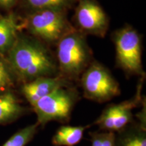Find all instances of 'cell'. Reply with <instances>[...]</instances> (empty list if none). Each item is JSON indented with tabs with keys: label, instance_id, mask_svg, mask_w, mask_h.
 <instances>
[{
	"label": "cell",
	"instance_id": "6da1fadb",
	"mask_svg": "<svg viewBox=\"0 0 146 146\" xmlns=\"http://www.w3.org/2000/svg\"><path fill=\"white\" fill-rule=\"evenodd\" d=\"M8 65L24 83L39 77L58 76V64L45 47L29 40L16 41L8 51Z\"/></svg>",
	"mask_w": 146,
	"mask_h": 146
},
{
	"label": "cell",
	"instance_id": "9a60e30c",
	"mask_svg": "<svg viewBox=\"0 0 146 146\" xmlns=\"http://www.w3.org/2000/svg\"><path fill=\"white\" fill-rule=\"evenodd\" d=\"M27 4L35 10L52 9L61 10L67 6L71 0H26Z\"/></svg>",
	"mask_w": 146,
	"mask_h": 146
},
{
	"label": "cell",
	"instance_id": "8992f818",
	"mask_svg": "<svg viewBox=\"0 0 146 146\" xmlns=\"http://www.w3.org/2000/svg\"><path fill=\"white\" fill-rule=\"evenodd\" d=\"M118 64L129 74H143L140 38L131 28L122 29L115 37Z\"/></svg>",
	"mask_w": 146,
	"mask_h": 146
},
{
	"label": "cell",
	"instance_id": "3957f363",
	"mask_svg": "<svg viewBox=\"0 0 146 146\" xmlns=\"http://www.w3.org/2000/svg\"><path fill=\"white\" fill-rule=\"evenodd\" d=\"M58 70L63 77L75 78L90 64V55L81 36L75 33L62 36L57 49Z\"/></svg>",
	"mask_w": 146,
	"mask_h": 146
},
{
	"label": "cell",
	"instance_id": "ac0fdd59",
	"mask_svg": "<svg viewBox=\"0 0 146 146\" xmlns=\"http://www.w3.org/2000/svg\"><path fill=\"white\" fill-rule=\"evenodd\" d=\"M15 1L16 0H0V4L4 7H10Z\"/></svg>",
	"mask_w": 146,
	"mask_h": 146
},
{
	"label": "cell",
	"instance_id": "277c9868",
	"mask_svg": "<svg viewBox=\"0 0 146 146\" xmlns=\"http://www.w3.org/2000/svg\"><path fill=\"white\" fill-rule=\"evenodd\" d=\"M83 96L98 103L108 102L120 94L119 85L110 71L99 63L93 62L82 73Z\"/></svg>",
	"mask_w": 146,
	"mask_h": 146
},
{
	"label": "cell",
	"instance_id": "7c38bea8",
	"mask_svg": "<svg viewBox=\"0 0 146 146\" xmlns=\"http://www.w3.org/2000/svg\"><path fill=\"white\" fill-rule=\"evenodd\" d=\"M90 127V125L61 126L53 136L52 145L54 146H74L81 141L85 131Z\"/></svg>",
	"mask_w": 146,
	"mask_h": 146
},
{
	"label": "cell",
	"instance_id": "5bb4252c",
	"mask_svg": "<svg viewBox=\"0 0 146 146\" xmlns=\"http://www.w3.org/2000/svg\"><path fill=\"white\" fill-rule=\"evenodd\" d=\"M39 127L36 123L20 129L1 146H26L35 136Z\"/></svg>",
	"mask_w": 146,
	"mask_h": 146
},
{
	"label": "cell",
	"instance_id": "4fadbf2b",
	"mask_svg": "<svg viewBox=\"0 0 146 146\" xmlns=\"http://www.w3.org/2000/svg\"><path fill=\"white\" fill-rule=\"evenodd\" d=\"M16 29L12 18H0V53L8 52L14 44Z\"/></svg>",
	"mask_w": 146,
	"mask_h": 146
},
{
	"label": "cell",
	"instance_id": "9c48e42d",
	"mask_svg": "<svg viewBox=\"0 0 146 146\" xmlns=\"http://www.w3.org/2000/svg\"><path fill=\"white\" fill-rule=\"evenodd\" d=\"M76 20L84 30L100 32L105 29L107 18L101 7L91 0H81L76 12Z\"/></svg>",
	"mask_w": 146,
	"mask_h": 146
},
{
	"label": "cell",
	"instance_id": "8fae6325",
	"mask_svg": "<svg viewBox=\"0 0 146 146\" xmlns=\"http://www.w3.org/2000/svg\"><path fill=\"white\" fill-rule=\"evenodd\" d=\"M114 146H146V126L134 120L115 133Z\"/></svg>",
	"mask_w": 146,
	"mask_h": 146
},
{
	"label": "cell",
	"instance_id": "2e32d148",
	"mask_svg": "<svg viewBox=\"0 0 146 146\" xmlns=\"http://www.w3.org/2000/svg\"><path fill=\"white\" fill-rule=\"evenodd\" d=\"M12 72L8 63L0 57V94L10 91V88L14 84Z\"/></svg>",
	"mask_w": 146,
	"mask_h": 146
},
{
	"label": "cell",
	"instance_id": "52a82bcc",
	"mask_svg": "<svg viewBox=\"0 0 146 146\" xmlns=\"http://www.w3.org/2000/svg\"><path fill=\"white\" fill-rule=\"evenodd\" d=\"M27 27L31 33L45 41H53L62 36L66 22L61 10H36L29 16Z\"/></svg>",
	"mask_w": 146,
	"mask_h": 146
},
{
	"label": "cell",
	"instance_id": "5b68a950",
	"mask_svg": "<svg viewBox=\"0 0 146 146\" xmlns=\"http://www.w3.org/2000/svg\"><path fill=\"white\" fill-rule=\"evenodd\" d=\"M141 89V85H140L136 94L131 99L108 105L93 125L98 126L102 131L117 133L134 121L133 110L143 101Z\"/></svg>",
	"mask_w": 146,
	"mask_h": 146
},
{
	"label": "cell",
	"instance_id": "30bf717a",
	"mask_svg": "<svg viewBox=\"0 0 146 146\" xmlns=\"http://www.w3.org/2000/svg\"><path fill=\"white\" fill-rule=\"evenodd\" d=\"M28 112L11 91L0 94V125L10 123Z\"/></svg>",
	"mask_w": 146,
	"mask_h": 146
},
{
	"label": "cell",
	"instance_id": "e0dca14e",
	"mask_svg": "<svg viewBox=\"0 0 146 146\" xmlns=\"http://www.w3.org/2000/svg\"><path fill=\"white\" fill-rule=\"evenodd\" d=\"M91 146H114L115 133L109 131L91 132Z\"/></svg>",
	"mask_w": 146,
	"mask_h": 146
},
{
	"label": "cell",
	"instance_id": "ba28073f",
	"mask_svg": "<svg viewBox=\"0 0 146 146\" xmlns=\"http://www.w3.org/2000/svg\"><path fill=\"white\" fill-rule=\"evenodd\" d=\"M68 86L67 80L62 76L39 77L23 84L21 92L31 108L36 102L60 87Z\"/></svg>",
	"mask_w": 146,
	"mask_h": 146
},
{
	"label": "cell",
	"instance_id": "7a4b0ae2",
	"mask_svg": "<svg viewBox=\"0 0 146 146\" xmlns=\"http://www.w3.org/2000/svg\"><path fill=\"white\" fill-rule=\"evenodd\" d=\"M80 99L75 89L60 87L38 100L31 108L36 116V123L45 127L51 121L67 123Z\"/></svg>",
	"mask_w": 146,
	"mask_h": 146
}]
</instances>
